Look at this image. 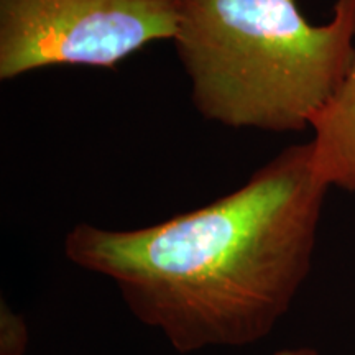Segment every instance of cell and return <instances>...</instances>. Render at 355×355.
<instances>
[{"label":"cell","mask_w":355,"mask_h":355,"mask_svg":"<svg viewBox=\"0 0 355 355\" xmlns=\"http://www.w3.org/2000/svg\"><path fill=\"white\" fill-rule=\"evenodd\" d=\"M28 347V327L24 318L2 303L0 311V355H25Z\"/></svg>","instance_id":"5"},{"label":"cell","mask_w":355,"mask_h":355,"mask_svg":"<svg viewBox=\"0 0 355 355\" xmlns=\"http://www.w3.org/2000/svg\"><path fill=\"white\" fill-rule=\"evenodd\" d=\"M327 189L313 144L291 145L199 209L140 229L74 225L64 255L110 279L176 352L245 347L272 334L308 278Z\"/></svg>","instance_id":"1"},{"label":"cell","mask_w":355,"mask_h":355,"mask_svg":"<svg viewBox=\"0 0 355 355\" xmlns=\"http://www.w3.org/2000/svg\"><path fill=\"white\" fill-rule=\"evenodd\" d=\"M180 0H0V81L53 66L112 69L175 38Z\"/></svg>","instance_id":"3"},{"label":"cell","mask_w":355,"mask_h":355,"mask_svg":"<svg viewBox=\"0 0 355 355\" xmlns=\"http://www.w3.org/2000/svg\"><path fill=\"white\" fill-rule=\"evenodd\" d=\"M311 128L314 170L329 188L355 194V58L344 83Z\"/></svg>","instance_id":"4"},{"label":"cell","mask_w":355,"mask_h":355,"mask_svg":"<svg viewBox=\"0 0 355 355\" xmlns=\"http://www.w3.org/2000/svg\"><path fill=\"white\" fill-rule=\"evenodd\" d=\"M355 0L324 25L296 0H180L176 56L194 109L229 128L303 132L329 104L355 58Z\"/></svg>","instance_id":"2"},{"label":"cell","mask_w":355,"mask_h":355,"mask_svg":"<svg viewBox=\"0 0 355 355\" xmlns=\"http://www.w3.org/2000/svg\"><path fill=\"white\" fill-rule=\"evenodd\" d=\"M275 355H319L314 349L309 347H298V349H283L278 350Z\"/></svg>","instance_id":"6"}]
</instances>
